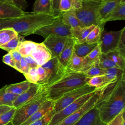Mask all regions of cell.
Instances as JSON below:
<instances>
[{
	"label": "cell",
	"instance_id": "46",
	"mask_svg": "<svg viewBox=\"0 0 125 125\" xmlns=\"http://www.w3.org/2000/svg\"><path fill=\"white\" fill-rule=\"evenodd\" d=\"M9 53L11 54L14 60L15 63V69L20 72V63L22 56L17 49L11 51Z\"/></svg>",
	"mask_w": 125,
	"mask_h": 125
},
{
	"label": "cell",
	"instance_id": "9",
	"mask_svg": "<svg viewBox=\"0 0 125 125\" xmlns=\"http://www.w3.org/2000/svg\"><path fill=\"white\" fill-rule=\"evenodd\" d=\"M95 91L88 93L80 97L62 109L55 113L52 118L49 125H56L60 123L67 116L74 113L82 107L90 98Z\"/></svg>",
	"mask_w": 125,
	"mask_h": 125
},
{
	"label": "cell",
	"instance_id": "24",
	"mask_svg": "<svg viewBox=\"0 0 125 125\" xmlns=\"http://www.w3.org/2000/svg\"><path fill=\"white\" fill-rule=\"evenodd\" d=\"M125 75V69L112 67L105 70L104 75L105 85L114 83L122 76Z\"/></svg>",
	"mask_w": 125,
	"mask_h": 125
},
{
	"label": "cell",
	"instance_id": "22",
	"mask_svg": "<svg viewBox=\"0 0 125 125\" xmlns=\"http://www.w3.org/2000/svg\"><path fill=\"white\" fill-rule=\"evenodd\" d=\"M101 54L98 43L93 50L85 57L83 58V68L82 72H84L92 65L99 59V57Z\"/></svg>",
	"mask_w": 125,
	"mask_h": 125
},
{
	"label": "cell",
	"instance_id": "3",
	"mask_svg": "<svg viewBox=\"0 0 125 125\" xmlns=\"http://www.w3.org/2000/svg\"><path fill=\"white\" fill-rule=\"evenodd\" d=\"M89 78L81 72L66 69L65 73L57 81L45 87L48 99L55 101L65 93L87 84Z\"/></svg>",
	"mask_w": 125,
	"mask_h": 125
},
{
	"label": "cell",
	"instance_id": "10",
	"mask_svg": "<svg viewBox=\"0 0 125 125\" xmlns=\"http://www.w3.org/2000/svg\"><path fill=\"white\" fill-rule=\"evenodd\" d=\"M122 29L117 31H107L104 29L101 32L98 42L101 53L106 54L117 50Z\"/></svg>",
	"mask_w": 125,
	"mask_h": 125
},
{
	"label": "cell",
	"instance_id": "25",
	"mask_svg": "<svg viewBox=\"0 0 125 125\" xmlns=\"http://www.w3.org/2000/svg\"><path fill=\"white\" fill-rule=\"evenodd\" d=\"M97 44L98 43L89 44L86 42L82 43H75L74 52L77 56L84 58L93 50Z\"/></svg>",
	"mask_w": 125,
	"mask_h": 125
},
{
	"label": "cell",
	"instance_id": "16",
	"mask_svg": "<svg viewBox=\"0 0 125 125\" xmlns=\"http://www.w3.org/2000/svg\"><path fill=\"white\" fill-rule=\"evenodd\" d=\"M54 105V101L47 99L36 111L20 125H30L32 123L42 117L51 110H53Z\"/></svg>",
	"mask_w": 125,
	"mask_h": 125
},
{
	"label": "cell",
	"instance_id": "43",
	"mask_svg": "<svg viewBox=\"0 0 125 125\" xmlns=\"http://www.w3.org/2000/svg\"><path fill=\"white\" fill-rule=\"evenodd\" d=\"M26 80L31 83H37L38 82V75L36 68H30L28 72L23 75Z\"/></svg>",
	"mask_w": 125,
	"mask_h": 125
},
{
	"label": "cell",
	"instance_id": "29",
	"mask_svg": "<svg viewBox=\"0 0 125 125\" xmlns=\"http://www.w3.org/2000/svg\"><path fill=\"white\" fill-rule=\"evenodd\" d=\"M6 85L0 89V106L6 105L13 107V103L18 96L6 91Z\"/></svg>",
	"mask_w": 125,
	"mask_h": 125
},
{
	"label": "cell",
	"instance_id": "17",
	"mask_svg": "<svg viewBox=\"0 0 125 125\" xmlns=\"http://www.w3.org/2000/svg\"><path fill=\"white\" fill-rule=\"evenodd\" d=\"M39 66H42L51 59V55L42 42L38 43L36 48L30 55Z\"/></svg>",
	"mask_w": 125,
	"mask_h": 125
},
{
	"label": "cell",
	"instance_id": "18",
	"mask_svg": "<svg viewBox=\"0 0 125 125\" xmlns=\"http://www.w3.org/2000/svg\"><path fill=\"white\" fill-rule=\"evenodd\" d=\"M95 106L88 111L74 125H104Z\"/></svg>",
	"mask_w": 125,
	"mask_h": 125
},
{
	"label": "cell",
	"instance_id": "51",
	"mask_svg": "<svg viewBox=\"0 0 125 125\" xmlns=\"http://www.w3.org/2000/svg\"><path fill=\"white\" fill-rule=\"evenodd\" d=\"M13 107H10L6 105H1L0 106V116L6 112L7 111L10 110Z\"/></svg>",
	"mask_w": 125,
	"mask_h": 125
},
{
	"label": "cell",
	"instance_id": "50",
	"mask_svg": "<svg viewBox=\"0 0 125 125\" xmlns=\"http://www.w3.org/2000/svg\"><path fill=\"white\" fill-rule=\"evenodd\" d=\"M23 57L24 58L30 68H37L39 66L34 59L31 55H28Z\"/></svg>",
	"mask_w": 125,
	"mask_h": 125
},
{
	"label": "cell",
	"instance_id": "5",
	"mask_svg": "<svg viewBox=\"0 0 125 125\" xmlns=\"http://www.w3.org/2000/svg\"><path fill=\"white\" fill-rule=\"evenodd\" d=\"M102 0H82L80 8L75 10L81 27L92 25L99 26L98 12Z\"/></svg>",
	"mask_w": 125,
	"mask_h": 125
},
{
	"label": "cell",
	"instance_id": "4",
	"mask_svg": "<svg viewBox=\"0 0 125 125\" xmlns=\"http://www.w3.org/2000/svg\"><path fill=\"white\" fill-rule=\"evenodd\" d=\"M47 99L45 86H42L38 93L30 101L16 108L11 122L14 125H20L25 121Z\"/></svg>",
	"mask_w": 125,
	"mask_h": 125
},
{
	"label": "cell",
	"instance_id": "7",
	"mask_svg": "<svg viewBox=\"0 0 125 125\" xmlns=\"http://www.w3.org/2000/svg\"><path fill=\"white\" fill-rule=\"evenodd\" d=\"M97 89V88L90 86L86 84L65 93L60 98L54 101L53 107L54 113H55L62 109L80 97L95 91Z\"/></svg>",
	"mask_w": 125,
	"mask_h": 125
},
{
	"label": "cell",
	"instance_id": "13",
	"mask_svg": "<svg viewBox=\"0 0 125 125\" xmlns=\"http://www.w3.org/2000/svg\"><path fill=\"white\" fill-rule=\"evenodd\" d=\"M26 12L15 5L0 0V19H10L22 16Z\"/></svg>",
	"mask_w": 125,
	"mask_h": 125
},
{
	"label": "cell",
	"instance_id": "33",
	"mask_svg": "<svg viewBox=\"0 0 125 125\" xmlns=\"http://www.w3.org/2000/svg\"><path fill=\"white\" fill-rule=\"evenodd\" d=\"M25 40L22 36L18 34L15 38L11 40L7 43L0 46V48L9 52L11 51L16 50L21 43Z\"/></svg>",
	"mask_w": 125,
	"mask_h": 125
},
{
	"label": "cell",
	"instance_id": "31",
	"mask_svg": "<svg viewBox=\"0 0 125 125\" xmlns=\"http://www.w3.org/2000/svg\"><path fill=\"white\" fill-rule=\"evenodd\" d=\"M37 43L31 41L25 40L22 42L17 48V50L22 57L30 55L36 48Z\"/></svg>",
	"mask_w": 125,
	"mask_h": 125
},
{
	"label": "cell",
	"instance_id": "1",
	"mask_svg": "<svg viewBox=\"0 0 125 125\" xmlns=\"http://www.w3.org/2000/svg\"><path fill=\"white\" fill-rule=\"evenodd\" d=\"M125 75L104 88L95 107L104 124L125 109Z\"/></svg>",
	"mask_w": 125,
	"mask_h": 125
},
{
	"label": "cell",
	"instance_id": "34",
	"mask_svg": "<svg viewBox=\"0 0 125 125\" xmlns=\"http://www.w3.org/2000/svg\"><path fill=\"white\" fill-rule=\"evenodd\" d=\"M83 73L89 78L95 76L104 75L105 73V70L100 67L99 65V60L95 62L92 65Z\"/></svg>",
	"mask_w": 125,
	"mask_h": 125
},
{
	"label": "cell",
	"instance_id": "49",
	"mask_svg": "<svg viewBox=\"0 0 125 125\" xmlns=\"http://www.w3.org/2000/svg\"><path fill=\"white\" fill-rule=\"evenodd\" d=\"M29 69L30 68L26 62L24 58L22 57L20 63V72L24 75L28 72Z\"/></svg>",
	"mask_w": 125,
	"mask_h": 125
},
{
	"label": "cell",
	"instance_id": "30",
	"mask_svg": "<svg viewBox=\"0 0 125 125\" xmlns=\"http://www.w3.org/2000/svg\"><path fill=\"white\" fill-rule=\"evenodd\" d=\"M83 58L77 56L74 52L70 59L66 69L72 71L82 72L83 68Z\"/></svg>",
	"mask_w": 125,
	"mask_h": 125
},
{
	"label": "cell",
	"instance_id": "21",
	"mask_svg": "<svg viewBox=\"0 0 125 125\" xmlns=\"http://www.w3.org/2000/svg\"><path fill=\"white\" fill-rule=\"evenodd\" d=\"M124 0H102L98 12L99 27H100L101 21L102 19L116 5Z\"/></svg>",
	"mask_w": 125,
	"mask_h": 125
},
{
	"label": "cell",
	"instance_id": "44",
	"mask_svg": "<svg viewBox=\"0 0 125 125\" xmlns=\"http://www.w3.org/2000/svg\"><path fill=\"white\" fill-rule=\"evenodd\" d=\"M36 69L38 75L37 84L42 85L46 75L45 70L42 66H38Z\"/></svg>",
	"mask_w": 125,
	"mask_h": 125
},
{
	"label": "cell",
	"instance_id": "37",
	"mask_svg": "<svg viewBox=\"0 0 125 125\" xmlns=\"http://www.w3.org/2000/svg\"><path fill=\"white\" fill-rule=\"evenodd\" d=\"M99 65L101 68L104 70H106L112 67L119 68L118 66L111 60L107 57L106 54L103 53H101L99 57Z\"/></svg>",
	"mask_w": 125,
	"mask_h": 125
},
{
	"label": "cell",
	"instance_id": "11",
	"mask_svg": "<svg viewBox=\"0 0 125 125\" xmlns=\"http://www.w3.org/2000/svg\"><path fill=\"white\" fill-rule=\"evenodd\" d=\"M45 70L46 78L42 86H47L60 79L66 71V68L59 62L58 58H52L42 65Z\"/></svg>",
	"mask_w": 125,
	"mask_h": 125
},
{
	"label": "cell",
	"instance_id": "12",
	"mask_svg": "<svg viewBox=\"0 0 125 125\" xmlns=\"http://www.w3.org/2000/svg\"><path fill=\"white\" fill-rule=\"evenodd\" d=\"M70 37L49 35L42 42L49 51L51 58H58Z\"/></svg>",
	"mask_w": 125,
	"mask_h": 125
},
{
	"label": "cell",
	"instance_id": "40",
	"mask_svg": "<svg viewBox=\"0 0 125 125\" xmlns=\"http://www.w3.org/2000/svg\"><path fill=\"white\" fill-rule=\"evenodd\" d=\"M16 108L12 107L10 110L0 116V125H6L11 122L15 114Z\"/></svg>",
	"mask_w": 125,
	"mask_h": 125
},
{
	"label": "cell",
	"instance_id": "36",
	"mask_svg": "<svg viewBox=\"0 0 125 125\" xmlns=\"http://www.w3.org/2000/svg\"><path fill=\"white\" fill-rule=\"evenodd\" d=\"M102 30L97 25L88 34L85 40V42L89 44L98 43L101 36Z\"/></svg>",
	"mask_w": 125,
	"mask_h": 125
},
{
	"label": "cell",
	"instance_id": "27",
	"mask_svg": "<svg viewBox=\"0 0 125 125\" xmlns=\"http://www.w3.org/2000/svg\"><path fill=\"white\" fill-rule=\"evenodd\" d=\"M30 84L31 83L25 80L17 83L6 85V91L19 96L25 91Z\"/></svg>",
	"mask_w": 125,
	"mask_h": 125
},
{
	"label": "cell",
	"instance_id": "39",
	"mask_svg": "<svg viewBox=\"0 0 125 125\" xmlns=\"http://www.w3.org/2000/svg\"><path fill=\"white\" fill-rule=\"evenodd\" d=\"M54 114L55 113L53 109L41 118L35 121L29 125H49V124Z\"/></svg>",
	"mask_w": 125,
	"mask_h": 125
},
{
	"label": "cell",
	"instance_id": "8",
	"mask_svg": "<svg viewBox=\"0 0 125 125\" xmlns=\"http://www.w3.org/2000/svg\"><path fill=\"white\" fill-rule=\"evenodd\" d=\"M34 34L42 36L44 39L49 35L71 37V28L63 23L61 15L56 17L51 23L39 29Z\"/></svg>",
	"mask_w": 125,
	"mask_h": 125
},
{
	"label": "cell",
	"instance_id": "20",
	"mask_svg": "<svg viewBox=\"0 0 125 125\" xmlns=\"http://www.w3.org/2000/svg\"><path fill=\"white\" fill-rule=\"evenodd\" d=\"M96 26L92 25L86 27L78 26L71 28V37H72L75 43H82L85 42L86 38L90 32Z\"/></svg>",
	"mask_w": 125,
	"mask_h": 125
},
{
	"label": "cell",
	"instance_id": "28",
	"mask_svg": "<svg viewBox=\"0 0 125 125\" xmlns=\"http://www.w3.org/2000/svg\"><path fill=\"white\" fill-rule=\"evenodd\" d=\"M82 0H61L59 11L62 13L72 10H76L81 7Z\"/></svg>",
	"mask_w": 125,
	"mask_h": 125
},
{
	"label": "cell",
	"instance_id": "38",
	"mask_svg": "<svg viewBox=\"0 0 125 125\" xmlns=\"http://www.w3.org/2000/svg\"><path fill=\"white\" fill-rule=\"evenodd\" d=\"M87 84L90 86L94 87L97 89L106 85L105 83L104 75L95 76L90 78Z\"/></svg>",
	"mask_w": 125,
	"mask_h": 125
},
{
	"label": "cell",
	"instance_id": "2",
	"mask_svg": "<svg viewBox=\"0 0 125 125\" xmlns=\"http://www.w3.org/2000/svg\"><path fill=\"white\" fill-rule=\"evenodd\" d=\"M56 18L52 15L38 14L34 12L26 13L17 18L7 19L0 23V30L12 28L18 34L26 36L34 34L41 27L51 23Z\"/></svg>",
	"mask_w": 125,
	"mask_h": 125
},
{
	"label": "cell",
	"instance_id": "41",
	"mask_svg": "<svg viewBox=\"0 0 125 125\" xmlns=\"http://www.w3.org/2000/svg\"><path fill=\"white\" fill-rule=\"evenodd\" d=\"M124 111L125 109L104 125H125Z\"/></svg>",
	"mask_w": 125,
	"mask_h": 125
},
{
	"label": "cell",
	"instance_id": "23",
	"mask_svg": "<svg viewBox=\"0 0 125 125\" xmlns=\"http://www.w3.org/2000/svg\"><path fill=\"white\" fill-rule=\"evenodd\" d=\"M33 10L36 13L51 15V0H36Z\"/></svg>",
	"mask_w": 125,
	"mask_h": 125
},
{
	"label": "cell",
	"instance_id": "19",
	"mask_svg": "<svg viewBox=\"0 0 125 125\" xmlns=\"http://www.w3.org/2000/svg\"><path fill=\"white\" fill-rule=\"evenodd\" d=\"M75 41L72 37H69L65 45L58 57L60 63L66 68L74 50Z\"/></svg>",
	"mask_w": 125,
	"mask_h": 125
},
{
	"label": "cell",
	"instance_id": "26",
	"mask_svg": "<svg viewBox=\"0 0 125 125\" xmlns=\"http://www.w3.org/2000/svg\"><path fill=\"white\" fill-rule=\"evenodd\" d=\"M61 16L63 23L71 28L81 26V23L76 15L75 10L65 12Z\"/></svg>",
	"mask_w": 125,
	"mask_h": 125
},
{
	"label": "cell",
	"instance_id": "47",
	"mask_svg": "<svg viewBox=\"0 0 125 125\" xmlns=\"http://www.w3.org/2000/svg\"><path fill=\"white\" fill-rule=\"evenodd\" d=\"M61 0H51V15L55 18L62 15L59 11Z\"/></svg>",
	"mask_w": 125,
	"mask_h": 125
},
{
	"label": "cell",
	"instance_id": "14",
	"mask_svg": "<svg viewBox=\"0 0 125 125\" xmlns=\"http://www.w3.org/2000/svg\"><path fill=\"white\" fill-rule=\"evenodd\" d=\"M125 20V0L119 3L110 12H109L101 21L100 28L104 29V26L106 22L115 20Z\"/></svg>",
	"mask_w": 125,
	"mask_h": 125
},
{
	"label": "cell",
	"instance_id": "15",
	"mask_svg": "<svg viewBox=\"0 0 125 125\" xmlns=\"http://www.w3.org/2000/svg\"><path fill=\"white\" fill-rule=\"evenodd\" d=\"M42 85L31 83L29 87L23 93L19 95L13 103V107L17 108L31 100L39 92Z\"/></svg>",
	"mask_w": 125,
	"mask_h": 125
},
{
	"label": "cell",
	"instance_id": "6",
	"mask_svg": "<svg viewBox=\"0 0 125 125\" xmlns=\"http://www.w3.org/2000/svg\"><path fill=\"white\" fill-rule=\"evenodd\" d=\"M105 86L98 88L82 107L56 125H74L88 111L95 106Z\"/></svg>",
	"mask_w": 125,
	"mask_h": 125
},
{
	"label": "cell",
	"instance_id": "35",
	"mask_svg": "<svg viewBox=\"0 0 125 125\" xmlns=\"http://www.w3.org/2000/svg\"><path fill=\"white\" fill-rule=\"evenodd\" d=\"M107 57L111 60L121 69L125 68V57L123 56L117 51H113L106 54Z\"/></svg>",
	"mask_w": 125,
	"mask_h": 125
},
{
	"label": "cell",
	"instance_id": "52",
	"mask_svg": "<svg viewBox=\"0 0 125 125\" xmlns=\"http://www.w3.org/2000/svg\"><path fill=\"white\" fill-rule=\"evenodd\" d=\"M7 20V19H0V23L1 22L4 21H5V20Z\"/></svg>",
	"mask_w": 125,
	"mask_h": 125
},
{
	"label": "cell",
	"instance_id": "42",
	"mask_svg": "<svg viewBox=\"0 0 125 125\" xmlns=\"http://www.w3.org/2000/svg\"><path fill=\"white\" fill-rule=\"evenodd\" d=\"M116 51L120 53L123 56L125 57V27L122 29Z\"/></svg>",
	"mask_w": 125,
	"mask_h": 125
},
{
	"label": "cell",
	"instance_id": "32",
	"mask_svg": "<svg viewBox=\"0 0 125 125\" xmlns=\"http://www.w3.org/2000/svg\"><path fill=\"white\" fill-rule=\"evenodd\" d=\"M18 33L12 28H3L0 30V46L6 44L15 38Z\"/></svg>",
	"mask_w": 125,
	"mask_h": 125
},
{
	"label": "cell",
	"instance_id": "53",
	"mask_svg": "<svg viewBox=\"0 0 125 125\" xmlns=\"http://www.w3.org/2000/svg\"><path fill=\"white\" fill-rule=\"evenodd\" d=\"M14 125L13 124H12V123L11 122H9V123H8L7 125Z\"/></svg>",
	"mask_w": 125,
	"mask_h": 125
},
{
	"label": "cell",
	"instance_id": "48",
	"mask_svg": "<svg viewBox=\"0 0 125 125\" xmlns=\"http://www.w3.org/2000/svg\"><path fill=\"white\" fill-rule=\"evenodd\" d=\"M2 62L10 66L11 67L15 69V63L14 60L11 56V54L8 52L7 54L3 57Z\"/></svg>",
	"mask_w": 125,
	"mask_h": 125
},
{
	"label": "cell",
	"instance_id": "45",
	"mask_svg": "<svg viewBox=\"0 0 125 125\" xmlns=\"http://www.w3.org/2000/svg\"><path fill=\"white\" fill-rule=\"evenodd\" d=\"M3 1L7 2L8 3H10L19 8L21 9V10H23L26 9L28 6V4L27 2L25 0H0Z\"/></svg>",
	"mask_w": 125,
	"mask_h": 125
}]
</instances>
